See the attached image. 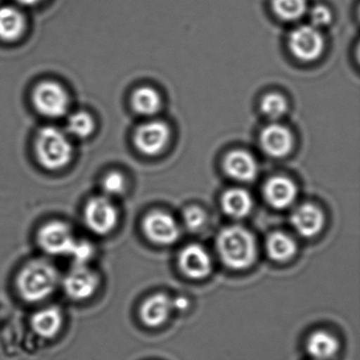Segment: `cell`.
I'll list each match as a JSON object with an SVG mask.
<instances>
[{
  "instance_id": "7402d4cb",
  "label": "cell",
  "mask_w": 360,
  "mask_h": 360,
  "mask_svg": "<svg viewBox=\"0 0 360 360\" xmlns=\"http://www.w3.org/2000/svg\"><path fill=\"white\" fill-rule=\"evenodd\" d=\"M132 107L141 115H153L161 108V98L150 87L139 88L132 96Z\"/></svg>"
},
{
  "instance_id": "5bb4252c",
  "label": "cell",
  "mask_w": 360,
  "mask_h": 360,
  "mask_svg": "<svg viewBox=\"0 0 360 360\" xmlns=\"http://www.w3.org/2000/svg\"><path fill=\"white\" fill-rule=\"evenodd\" d=\"M224 169L231 178L240 182H250L258 174L256 160L246 151L235 150L227 155Z\"/></svg>"
},
{
  "instance_id": "e0dca14e",
  "label": "cell",
  "mask_w": 360,
  "mask_h": 360,
  "mask_svg": "<svg viewBox=\"0 0 360 360\" xmlns=\"http://www.w3.org/2000/svg\"><path fill=\"white\" fill-rule=\"evenodd\" d=\"M26 18L22 11L12 6L0 8V39L18 41L25 32Z\"/></svg>"
},
{
  "instance_id": "7a4b0ae2",
  "label": "cell",
  "mask_w": 360,
  "mask_h": 360,
  "mask_svg": "<svg viewBox=\"0 0 360 360\" xmlns=\"http://www.w3.org/2000/svg\"><path fill=\"white\" fill-rule=\"evenodd\" d=\"M60 281L58 269L45 260L28 263L18 278L20 296L28 302H39L51 296Z\"/></svg>"
},
{
  "instance_id": "8fae6325",
  "label": "cell",
  "mask_w": 360,
  "mask_h": 360,
  "mask_svg": "<svg viewBox=\"0 0 360 360\" xmlns=\"http://www.w3.org/2000/svg\"><path fill=\"white\" fill-rule=\"evenodd\" d=\"M181 269L187 277L202 279L212 271V259L205 248L191 244L181 252L179 257Z\"/></svg>"
},
{
  "instance_id": "9c48e42d",
  "label": "cell",
  "mask_w": 360,
  "mask_h": 360,
  "mask_svg": "<svg viewBox=\"0 0 360 360\" xmlns=\"http://www.w3.org/2000/svg\"><path fill=\"white\" fill-rule=\"evenodd\" d=\"M98 276L86 265H75L64 279L66 294L75 300H85L96 292Z\"/></svg>"
},
{
  "instance_id": "4316f807",
  "label": "cell",
  "mask_w": 360,
  "mask_h": 360,
  "mask_svg": "<svg viewBox=\"0 0 360 360\" xmlns=\"http://www.w3.org/2000/svg\"><path fill=\"white\" fill-rule=\"evenodd\" d=\"M184 223L189 231H198L206 221L205 212L197 206H191L184 212Z\"/></svg>"
},
{
  "instance_id": "d4e9b609",
  "label": "cell",
  "mask_w": 360,
  "mask_h": 360,
  "mask_svg": "<svg viewBox=\"0 0 360 360\" xmlns=\"http://www.w3.org/2000/svg\"><path fill=\"white\" fill-rule=\"evenodd\" d=\"M260 107L265 117L271 120L279 119L288 110L285 98L276 94H267L264 96V98L261 101Z\"/></svg>"
},
{
  "instance_id": "83f0119b",
  "label": "cell",
  "mask_w": 360,
  "mask_h": 360,
  "mask_svg": "<svg viewBox=\"0 0 360 360\" xmlns=\"http://www.w3.org/2000/svg\"><path fill=\"white\" fill-rule=\"evenodd\" d=\"M92 255H94V248L91 244L86 241H75V246L70 252V256H72L75 263L79 265H86Z\"/></svg>"
},
{
  "instance_id": "4fadbf2b",
  "label": "cell",
  "mask_w": 360,
  "mask_h": 360,
  "mask_svg": "<svg viewBox=\"0 0 360 360\" xmlns=\"http://www.w3.org/2000/svg\"><path fill=\"white\" fill-rule=\"evenodd\" d=\"M292 226L303 237H314L317 235L324 224V217L321 210L311 204H303L292 212Z\"/></svg>"
},
{
  "instance_id": "484cf974",
  "label": "cell",
  "mask_w": 360,
  "mask_h": 360,
  "mask_svg": "<svg viewBox=\"0 0 360 360\" xmlns=\"http://www.w3.org/2000/svg\"><path fill=\"white\" fill-rule=\"evenodd\" d=\"M102 187L107 197L121 195L125 191V179L119 172H110L103 180Z\"/></svg>"
},
{
  "instance_id": "7c38bea8",
  "label": "cell",
  "mask_w": 360,
  "mask_h": 360,
  "mask_svg": "<svg viewBox=\"0 0 360 360\" xmlns=\"http://www.w3.org/2000/svg\"><path fill=\"white\" fill-rule=\"evenodd\" d=\"M260 143L266 155L273 158H283L292 150L294 140L288 128L271 124L263 129Z\"/></svg>"
},
{
  "instance_id": "3957f363",
  "label": "cell",
  "mask_w": 360,
  "mask_h": 360,
  "mask_svg": "<svg viewBox=\"0 0 360 360\" xmlns=\"http://www.w3.org/2000/svg\"><path fill=\"white\" fill-rule=\"evenodd\" d=\"M37 159L49 170H58L70 163L73 147L66 132L53 126L39 130L35 141Z\"/></svg>"
},
{
  "instance_id": "f546056e",
  "label": "cell",
  "mask_w": 360,
  "mask_h": 360,
  "mask_svg": "<svg viewBox=\"0 0 360 360\" xmlns=\"http://www.w3.org/2000/svg\"><path fill=\"white\" fill-rule=\"evenodd\" d=\"M172 307L176 311H184L188 307V300L185 297L179 296L176 299H172Z\"/></svg>"
},
{
  "instance_id": "ffe728a7",
  "label": "cell",
  "mask_w": 360,
  "mask_h": 360,
  "mask_svg": "<svg viewBox=\"0 0 360 360\" xmlns=\"http://www.w3.org/2000/svg\"><path fill=\"white\" fill-rule=\"evenodd\" d=\"M252 200L248 191L233 188L223 195L222 207L225 214L231 218H244L252 210Z\"/></svg>"
},
{
  "instance_id": "52a82bcc",
  "label": "cell",
  "mask_w": 360,
  "mask_h": 360,
  "mask_svg": "<svg viewBox=\"0 0 360 360\" xmlns=\"http://www.w3.org/2000/svg\"><path fill=\"white\" fill-rule=\"evenodd\" d=\"M290 48L295 58L302 62H313L323 51V37L315 27H299L290 34Z\"/></svg>"
},
{
  "instance_id": "5b68a950",
  "label": "cell",
  "mask_w": 360,
  "mask_h": 360,
  "mask_svg": "<svg viewBox=\"0 0 360 360\" xmlns=\"http://www.w3.org/2000/svg\"><path fill=\"white\" fill-rule=\"evenodd\" d=\"M84 217L90 231L96 235H107L117 225V210L110 198L98 195L88 202Z\"/></svg>"
},
{
  "instance_id": "603a6c76",
  "label": "cell",
  "mask_w": 360,
  "mask_h": 360,
  "mask_svg": "<svg viewBox=\"0 0 360 360\" xmlns=\"http://www.w3.org/2000/svg\"><path fill=\"white\" fill-rule=\"evenodd\" d=\"M273 9L278 18L292 22L304 15L307 3V0H273Z\"/></svg>"
},
{
  "instance_id": "ac0fdd59",
  "label": "cell",
  "mask_w": 360,
  "mask_h": 360,
  "mask_svg": "<svg viewBox=\"0 0 360 360\" xmlns=\"http://www.w3.org/2000/svg\"><path fill=\"white\" fill-rule=\"evenodd\" d=\"M62 311L58 307H49L37 311L31 319L33 330L44 338H53L63 326Z\"/></svg>"
},
{
  "instance_id": "8992f818",
  "label": "cell",
  "mask_w": 360,
  "mask_h": 360,
  "mask_svg": "<svg viewBox=\"0 0 360 360\" xmlns=\"http://www.w3.org/2000/svg\"><path fill=\"white\" fill-rule=\"evenodd\" d=\"M77 240L70 226L60 221H53L41 227L39 233V244L46 252L54 256L70 255Z\"/></svg>"
},
{
  "instance_id": "277c9868",
  "label": "cell",
  "mask_w": 360,
  "mask_h": 360,
  "mask_svg": "<svg viewBox=\"0 0 360 360\" xmlns=\"http://www.w3.org/2000/svg\"><path fill=\"white\" fill-rule=\"evenodd\" d=\"M35 108L44 117L58 119L69 108V96L65 88L56 82H43L33 91Z\"/></svg>"
},
{
  "instance_id": "4dcf8cb0",
  "label": "cell",
  "mask_w": 360,
  "mask_h": 360,
  "mask_svg": "<svg viewBox=\"0 0 360 360\" xmlns=\"http://www.w3.org/2000/svg\"><path fill=\"white\" fill-rule=\"evenodd\" d=\"M18 4L22 6H27V7H32V6L39 5L44 0H16Z\"/></svg>"
},
{
  "instance_id": "6da1fadb",
  "label": "cell",
  "mask_w": 360,
  "mask_h": 360,
  "mask_svg": "<svg viewBox=\"0 0 360 360\" xmlns=\"http://www.w3.org/2000/svg\"><path fill=\"white\" fill-rule=\"evenodd\" d=\"M217 248L221 260L231 269H248L256 260V241L252 233L243 227L223 229L219 235Z\"/></svg>"
},
{
  "instance_id": "f1b7e54d",
  "label": "cell",
  "mask_w": 360,
  "mask_h": 360,
  "mask_svg": "<svg viewBox=\"0 0 360 360\" xmlns=\"http://www.w3.org/2000/svg\"><path fill=\"white\" fill-rule=\"evenodd\" d=\"M311 24L315 28L328 26L332 22V14L330 10L324 6H316L309 13Z\"/></svg>"
},
{
  "instance_id": "2e32d148",
  "label": "cell",
  "mask_w": 360,
  "mask_h": 360,
  "mask_svg": "<svg viewBox=\"0 0 360 360\" xmlns=\"http://www.w3.org/2000/svg\"><path fill=\"white\" fill-rule=\"evenodd\" d=\"M172 301L164 294H155L147 299L141 307V319L146 326L155 328L167 321L172 314Z\"/></svg>"
},
{
  "instance_id": "cb8c5ba5",
  "label": "cell",
  "mask_w": 360,
  "mask_h": 360,
  "mask_svg": "<svg viewBox=\"0 0 360 360\" xmlns=\"http://www.w3.org/2000/svg\"><path fill=\"white\" fill-rule=\"evenodd\" d=\"M96 124L94 117L85 111H77L69 117L67 122L68 134L77 139H86L91 136Z\"/></svg>"
},
{
  "instance_id": "d6986e66",
  "label": "cell",
  "mask_w": 360,
  "mask_h": 360,
  "mask_svg": "<svg viewBox=\"0 0 360 360\" xmlns=\"http://www.w3.org/2000/svg\"><path fill=\"white\" fill-rule=\"evenodd\" d=\"M338 341L330 333L318 330L307 339V349L315 360H328L338 351Z\"/></svg>"
},
{
  "instance_id": "30bf717a",
  "label": "cell",
  "mask_w": 360,
  "mask_h": 360,
  "mask_svg": "<svg viewBox=\"0 0 360 360\" xmlns=\"http://www.w3.org/2000/svg\"><path fill=\"white\" fill-rule=\"evenodd\" d=\"M148 239L158 244H172L178 240L180 229L174 219L163 212L149 214L143 222Z\"/></svg>"
},
{
  "instance_id": "44dd1931",
  "label": "cell",
  "mask_w": 360,
  "mask_h": 360,
  "mask_svg": "<svg viewBox=\"0 0 360 360\" xmlns=\"http://www.w3.org/2000/svg\"><path fill=\"white\" fill-rule=\"evenodd\" d=\"M266 250L273 260H290L296 254L297 245L290 236L283 233H274L266 241Z\"/></svg>"
},
{
  "instance_id": "9a60e30c",
  "label": "cell",
  "mask_w": 360,
  "mask_h": 360,
  "mask_svg": "<svg viewBox=\"0 0 360 360\" xmlns=\"http://www.w3.org/2000/svg\"><path fill=\"white\" fill-rule=\"evenodd\" d=\"M264 195L273 207L282 210L288 207L296 199L297 187L290 179L274 176L265 184Z\"/></svg>"
},
{
  "instance_id": "ba28073f",
  "label": "cell",
  "mask_w": 360,
  "mask_h": 360,
  "mask_svg": "<svg viewBox=\"0 0 360 360\" xmlns=\"http://www.w3.org/2000/svg\"><path fill=\"white\" fill-rule=\"evenodd\" d=\"M169 136V128L165 123L149 122L136 129L134 144L144 155H159L167 145Z\"/></svg>"
}]
</instances>
